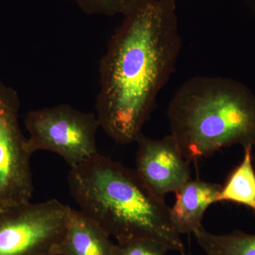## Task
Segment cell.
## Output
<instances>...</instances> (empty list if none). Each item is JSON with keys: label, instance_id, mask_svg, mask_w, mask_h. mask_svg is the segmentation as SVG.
<instances>
[{"label": "cell", "instance_id": "obj_1", "mask_svg": "<svg viewBox=\"0 0 255 255\" xmlns=\"http://www.w3.org/2000/svg\"><path fill=\"white\" fill-rule=\"evenodd\" d=\"M100 62L96 115L112 140L136 141L182 48L174 0H136Z\"/></svg>", "mask_w": 255, "mask_h": 255}, {"label": "cell", "instance_id": "obj_2", "mask_svg": "<svg viewBox=\"0 0 255 255\" xmlns=\"http://www.w3.org/2000/svg\"><path fill=\"white\" fill-rule=\"evenodd\" d=\"M68 183L80 211L115 238L117 244L152 239L169 251L184 252L181 235L171 221L170 208L135 169L97 153L70 168Z\"/></svg>", "mask_w": 255, "mask_h": 255}, {"label": "cell", "instance_id": "obj_3", "mask_svg": "<svg viewBox=\"0 0 255 255\" xmlns=\"http://www.w3.org/2000/svg\"><path fill=\"white\" fill-rule=\"evenodd\" d=\"M167 117L170 135L190 162L224 147L255 146V95L233 79H189L169 102Z\"/></svg>", "mask_w": 255, "mask_h": 255}, {"label": "cell", "instance_id": "obj_4", "mask_svg": "<svg viewBox=\"0 0 255 255\" xmlns=\"http://www.w3.org/2000/svg\"><path fill=\"white\" fill-rule=\"evenodd\" d=\"M24 124L29 134L25 147L30 155L50 151L72 168L99 153L97 132L100 126L96 114L60 105L31 111Z\"/></svg>", "mask_w": 255, "mask_h": 255}, {"label": "cell", "instance_id": "obj_5", "mask_svg": "<svg viewBox=\"0 0 255 255\" xmlns=\"http://www.w3.org/2000/svg\"><path fill=\"white\" fill-rule=\"evenodd\" d=\"M70 211L57 199L0 210V255H53Z\"/></svg>", "mask_w": 255, "mask_h": 255}, {"label": "cell", "instance_id": "obj_6", "mask_svg": "<svg viewBox=\"0 0 255 255\" xmlns=\"http://www.w3.org/2000/svg\"><path fill=\"white\" fill-rule=\"evenodd\" d=\"M20 107L17 91L0 79V210L30 202L34 189Z\"/></svg>", "mask_w": 255, "mask_h": 255}, {"label": "cell", "instance_id": "obj_7", "mask_svg": "<svg viewBox=\"0 0 255 255\" xmlns=\"http://www.w3.org/2000/svg\"><path fill=\"white\" fill-rule=\"evenodd\" d=\"M136 172L156 194L164 198L177 192L191 179L190 162L172 135L156 140L141 133L137 137Z\"/></svg>", "mask_w": 255, "mask_h": 255}, {"label": "cell", "instance_id": "obj_8", "mask_svg": "<svg viewBox=\"0 0 255 255\" xmlns=\"http://www.w3.org/2000/svg\"><path fill=\"white\" fill-rule=\"evenodd\" d=\"M111 238L81 211L71 209L65 233L53 254L117 255L118 245Z\"/></svg>", "mask_w": 255, "mask_h": 255}, {"label": "cell", "instance_id": "obj_9", "mask_svg": "<svg viewBox=\"0 0 255 255\" xmlns=\"http://www.w3.org/2000/svg\"><path fill=\"white\" fill-rule=\"evenodd\" d=\"M222 185L190 179L176 194L170 208V219L179 234H191L202 227L204 214L210 206L217 203Z\"/></svg>", "mask_w": 255, "mask_h": 255}, {"label": "cell", "instance_id": "obj_10", "mask_svg": "<svg viewBox=\"0 0 255 255\" xmlns=\"http://www.w3.org/2000/svg\"><path fill=\"white\" fill-rule=\"evenodd\" d=\"M253 148L244 149V157L222 186L217 202L227 201L246 206L255 214V171Z\"/></svg>", "mask_w": 255, "mask_h": 255}, {"label": "cell", "instance_id": "obj_11", "mask_svg": "<svg viewBox=\"0 0 255 255\" xmlns=\"http://www.w3.org/2000/svg\"><path fill=\"white\" fill-rule=\"evenodd\" d=\"M194 237L206 255H255V235L234 231L226 235H215L201 227Z\"/></svg>", "mask_w": 255, "mask_h": 255}, {"label": "cell", "instance_id": "obj_12", "mask_svg": "<svg viewBox=\"0 0 255 255\" xmlns=\"http://www.w3.org/2000/svg\"><path fill=\"white\" fill-rule=\"evenodd\" d=\"M87 14L115 16H124L131 9L136 0H73Z\"/></svg>", "mask_w": 255, "mask_h": 255}, {"label": "cell", "instance_id": "obj_13", "mask_svg": "<svg viewBox=\"0 0 255 255\" xmlns=\"http://www.w3.org/2000/svg\"><path fill=\"white\" fill-rule=\"evenodd\" d=\"M118 245L117 255H167L168 248L152 239H137Z\"/></svg>", "mask_w": 255, "mask_h": 255}, {"label": "cell", "instance_id": "obj_14", "mask_svg": "<svg viewBox=\"0 0 255 255\" xmlns=\"http://www.w3.org/2000/svg\"><path fill=\"white\" fill-rule=\"evenodd\" d=\"M181 254H182V255H190L189 254H186V253H184V252H183V253H181Z\"/></svg>", "mask_w": 255, "mask_h": 255}, {"label": "cell", "instance_id": "obj_15", "mask_svg": "<svg viewBox=\"0 0 255 255\" xmlns=\"http://www.w3.org/2000/svg\"><path fill=\"white\" fill-rule=\"evenodd\" d=\"M60 255L53 254V255Z\"/></svg>", "mask_w": 255, "mask_h": 255}]
</instances>
